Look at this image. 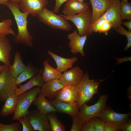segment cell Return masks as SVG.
I'll use <instances>...</instances> for the list:
<instances>
[{"mask_svg": "<svg viewBox=\"0 0 131 131\" xmlns=\"http://www.w3.org/2000/svg\"><path fill=\"white\" fill-rule=\"evenodd\" d=\"M5 5L9 8L14 16L18 28V33L14 39V42L27 47H32L33 39L27 28V17L29 13L21 11L19 2L9 1L7 2Z\"/></svg>", "mask_w": 131, "mask_h": 131, "instance_id": "6da1fadb", "label": "cell"}, {"mask_svg": "<svg viewBox=\"0 0 131 131\" xmlns=\"http://www.w3.org/2000/svg\"><path fill=\"white\" fill-rule=\"evenodd\" d=\"M41 92V88L35 87L28 91L19 95L16 106L12 117L13 120H18L21 117L28 115L29 107L37 95Z\"/></svg>", "mask_w": 131, "mask_h": 131, "instance_id": "7a4b0ae2", "label": "cell"}, {"mask_svg": "<svg viewBox=\"0 0 131 131\" xmlns=\"http://www.w3.org/2000/svg\"><path fill=\"white\" fill-rule=\"evenodd\" d=\"M41 22L55 29L69 31L72 26L64 17L44 8L37 15Z\"/></svg>", "mask_w": 131, "mask_h": 131, "instance_id": "3957f363", "label": "cell"}, {"mask_svg": "<svg viewBox=\"0 0 131 131\" xmlns=\"http://www.w3.org/2000/svg\"><path fill=\"white\" fill-rule=\"evenodd\" d=\"M99 85V82L90 80L89 74L86 72L82 80L76 85L79 94L78 103L79 108L83 104L90 100L94 94L98 93Z\"/></svg>", "mask_w": 131, "mask_h": 131, "instance_id": "277c9868", "label": "cell"}, {"mask_svg": "<svg viewBox=\"0 0 131 131\" xmlns=\"http://www.w3.org/2000/svg\"><path fill=\"white\" fill-rule=\"evenodd\" d=\"M60 15L74 24L80 35L89 36L92 33V13L89 9L73 15Z\"/></svg>", "mask_w": 131, "mask_h": 131, "instance_id": "5b68a950", "label": "cell"}, {"mask_svg": "<svg viewBox=\"0 0 131 131\" xmlns=\"http://www.w3.org/2000/svg\"><path fill=\"white\" fill-rule=\"evenodd\" d=\"M108 95H100L97 101L94 104L88 106L87 102L80 107L79 116L83 125L94 117H98L106 106Z\"/></svg>", "mask_w": 131, "mask_h": 131, "instance_id": "8992f818", "label": "cell"}, {"mask_svg": "<svg viewBox=\"0 0 131 131\" xmlns=\"http://www.w3.org/2000/svg\"><path fill=\"white\" fill-rule=\"evenodd\" d=\"M17 86L16 78L11 74L8 67L0 74V102L5 101L10 95L14 94Z\"/></svg>", "mask_w": 131, "mask_h": 131, "instance_id": "52a82bcc", "label": "cell"}, {"mask_svg": "<svg viewBox=\"0 0 131 131\" xmlns=\"http://www.w3.org/2000/svg\"><path fill=\"white\" fill-rule=\"evenodd\" d=\"M30 122L34 130L51 131L49 121L46 115L34 109L29 111L28 115Z\"/></svg>", "mask_w": 131, "mask_h": 131, "instance_id": "ba28073f", "label": "cell"}, {"mask_svg": "<svg viewBox=\"0 0 131 131\" xmlns=\"http://www.w3.org/2000/svg\"><path fill=\"white\" fill-rule=\"evenodd\" d=\"M131 112L127 114L117 113L115 112L111 107L106 106L98 117L106 123H112L119 129L120 124L127 120L131 118Z\"/></svg>", "mask_w": 131, "mask_h": 131, "instance_id": "9c48e42d", "label": "cell"}, {"mask_svg": "<svg viewBox=\"0 0 131 131\" xmlns=\"http://www.w3.org/2000/svg\"><path fill=\"white\" fill-rule=\"evenodd\" d=\"M84 74L79 66H76L64 72L59 80L61 84L65 86H76L82 80Z\"/></svg>", "mask_w": 131, "mask_h": 131, "instance_id": "30bf717a", "label": "cell"}, {"mask_svg": "<svg viewBox=\"0 0 131 131\" xmlns=\"http://www.w3.org/2000/svg\"><path fill=\"white\" fill-rule=\"evenodd\" d=\"M120 0H114L102 16L106 21L111 23L115 30L121 26L123 23L120 14Z\"/></svg>", "mask_w": 131, "mask_h": 131, "instance_id": "8fae6325", "label": "cell"}, {"mask_svg": "<svg viewBox=\"0 0 131 131\" xmlns=\"http://www.w3.org/2000/svg\"><path fill=\"white\" fill-rule=\"evenodd\" d=\"M67 38L69 41L68 45L71 52L74 54L79 53L82 57H84L85 53L83 50V48L87 36L80 35L77 30L75 29L73 32L67 35Z\"/></svg>", "mask_w": 131, "mask_h": 131, "instance_id": "7c38bea8", "label": "cell"}, {"mask_svg": "<svg viewBox=\"0 0 131 131\" xmlns=\"http://www.w3.org/2000/svg\"><path fill=\"white\" fill-rule=\"evenodd\" d=\"M48 0H21L20 9L23 12H27L33 17L37 16L47 5Z\"/></svg>", "mask_w": 131, "mask_h": 131, "instance_id": "4fadbf2b", "label": "cell"}, {"mask_svg": "<svg viewBox=\"0 0 131 131\" xmlns=\"http://www.w3.org/2000/svg\"><path fill=\"white\" fill-rule=\"evenodd\" d=\"M79 98L76 86L65 85L57 94L55 99L62 102L72 103L78 102Z\"/></svg>", "mask_w": 131, "mask_h": 131, "instance_id": "5bb4252c", "label": "cell"}, {"mask_svg": "<svg viewBox=\"0 0 131 131\" xmlns=\"http://www.w3.org/2000/svg\"><path fill=\"white\" fill-rule=\"evenodd\" d=\"M57 112L67 114L72 117L78 115L80 108L78 102L72 103L61 102L55 99L49 100Z\"/></svg>", "mask_w": 131, "mask_h": 131, "instance_id": "9a60e30c", "label": "cell"}, {"mask_svg": "<svg viewBox=\"0 0 131 131\" xmlns=\"http://www.w3.org/2000/svg\"><path fill=\"white\" fill-rule=\"evenodd\" d=\"M92 8V24L102 16L114 0H90Z\"/></svg>", "mask_w": 131, "mask_h": 131, "instance_id": "2e32d148", "label": "cell"}, {"mask_svg": "<svg viewBox=\"0 0 131 131\" xmlns=\"http://www.w3.org/2000/svg\"><path fill=\"white\" fill-rule=\"evenodd\" d=\"M88 4L75 0H69L64 6L62 12L64 15L69 16L76 15L89 10Z\"/></svg>", "mask_w": 131, "mask_h": 131, "instance_id": "e0dca14e", "label": "cell"}, {"mask_svg": "<svg viewBox=\"0 0 131 131\" xmlns=\"http://www.w3.org/2000/svg\"><path fill=\"white\" fill-rule=\"evenodd\" d=\"M43 69L39 70L38 72L25 84L20 85L19 88L16 89L14 94L16 96L27 91L35 87H41L44 84L42 75Z\"/></svg>", "mask_w": 131, "mask_h": 131, "instance_id": "ac0fdd59", "label": "cell"}, {"mask_svg": "<svg viewBox=\"0 0 131 131\" xmlns=\"http://www.w3.org/2000/svg\"><path fill=\"white\" fill-rule=\"evenodd\" d=\"M48 53L54 60L57 65L56 68L61 73L73 68L74 63L78 60L75 57L66 58L61 57L50 50H48Z\"/></svg>", "mask_w": 131, "mask_h": 131, "instance_id": "d6986e66", "label": "cell"}, {"mask_svg": "<svg viewBox=\"0 0 131 131\" xmlns=\"http://www.w3.org/2000/svg\"><path fill=\"white\" fill-rule=\"evenodd\" d=\"M6 36L0 35V61L8 67L11 65L10 60L12 47Z\"/></svg>", "mask_w": 131, "mask_h": 131, "instance_id": "ffe728a7", "label": "cell"}, {"mask_svg": "<svg viewBox=\"0 0 131 131\" xmlns=\"http://www.w3.org/2000/svg\"><path fill=\"white\" fill-rule=\"evenodd\" d=\"M65 86L59 82V79H56L44 83L41 87V93L51 100L55 98L58 91Z\"/></svg>", "mask_w": 131, "mask_h": 131, "instance_id": "44dd1931", "label": "cell"}, {"mask_svg": "<svg viewBox=\"0 0 131 131\" xmlns=\"http://www.w3.org/2000/svg\"><path fill=\"white\" fill-rule=\"evenodd\" d=\"M41 92L32 103L37 107V110L41 112L46 115L49 113H55L57 112L55 108Z\"/></svg>", "mask_w": 131, "mask_h": 131, "instance_id": "7402d4cb", "label": "cell"}, {"mask_svg": "<svg viewBox=\"0 0 131 131\" xmlns=\"http://www.w3.org/2000/svg\"><path fill=\"white\" fill-rule=\"evenodd\" d=\"M44 69L42 76L45 83L57 79H59L62 73L56 68H54L49 64L47 60L43 62Z\"/></svg>", "mask_w": 131, "mask_h": 131, "instance_id": "603a6c76", "label": "cell"}, {"mask_svg": "<svg viewBox=\"0 0 131 131\" xmlns=\"http://www.w3.org/2000/svg\"><path fill=\"white\" fill-rule=\"evenodd\" d=\"M18 98V96L13 94L7 98L0 112L1 116L6 117L14 113L17 104Z\"/></svg>", "mask_w": 131, "mask_h": 131, "instance_id": "cb8c5ba5", "label": "cell"}, {"mask_svg": "<svg viewBox=\"0 0 131 131\" xmlns=\"http://www.w3.org/2000/svg\"><path fill=\"white\" fill-rule=\"evenodd\" d=\"M26 66L22 61L19 52L16 51L13 64L8 67L10 73L14 77L16 78L25 68Z\"/></svg>", "mask_w": 131, "mask_h": 131, "instance_id": "d4e9b609", "label": "cell"}, {"mask_svg": "<svg viewBox=\"0 0 131 131\" xmlns=\"http://www.w3.org/2000/svg\"><path fill=\"white\" fill-rule=\"evenodd\" d=\"M38 70L31 62L26 65L25 68L16 78L17 86L22 82L30 79L38 71Z\"/></svg>", "mask_w": 131, "mask_h": 131, "instance_id": "484cf974", "label": "cell"}, {"mask_svg": "<svg viewBox=\"0 0 131 131\" xmlns=\"http://www.w3.org/2000/svg\"><path fill=\"white\" fill-rule=\"evenodd\" d=\"M54 113H49L46 114L48 118L51 131H65L64 125L58 120Z\"/></svg>", "mask_w": 131, "mask_h": 131, "instance_id": "4316f807", "label": "cell"}, {"mask_svg": "<svg viewBox=\"0 0 131 131\" xmlns=\"http://www.w3.org/2000/svg\"><path fill=\"white\" fill-rule=\"evenodd\" d=\"M12 21L11 20L7 19L0 22V35H6L11 34L15 36L16 35L11 27Z\"/></svg>", "mask_w": 131, "mask_h": 131, "instance_id": "83f0119b", "label": "cell"}, {"mask_svg": "<svg viewBox=\"0 0 131 131\" xmlns=\"http://www.w3.org/2000/svg\"><path fill=\"white\" fill-rule=\"evenodd\" d=\"M120 14L122 20L124 19H131V3L127 2H121Z\"/></svg>", "mask_w": 131, "mask_h": 131, "instance_id": "f1b7e54d", "label": "cell"}, {"mask_svg": "<svg viewBox=\"0 0 131 131\" xmlns=\"http://www.w3.org/2000/svg\"><path fill=\"white\" fill-rule=\"evenodd\" d=\"M119 34L125 35L127 40V44L123 50L126 51L131 46V32L126 30L121 25L115 30Z\"/></svg>", "mask_w": 131, "mask_h": 131, "instance_id": "f546056e", "label": "cell"}, {"mask_svg": "<svg viewBox=\"0 0 131 131\" xmlns=\"http://www.w3.org/2000/svg\"><path fill=\"white\" fill-rule=\"evenodd\" d=\"M21 129V125L18 123H14L9 124L0 123V131H20Z\"/></svg>", "mask_w": 131, "mask_h": 131, "instance_id": "4dcf8cb0", "label": "cell"}, {"mask_svg": "<svg viewBox=\"0 0 131 131\" xmlns=\"http://www.w3.org/2000/svg\"><path fill=\"white\" fill-rule=\"evenodd\" d=\"M23 126V131H34L30 122V118L28 115L22 117L18 120Z\"/></svg>", "mask_w": 131, "mask_h": 131, "instance_id": "1f68e13d", "label": "cell"}, {"mask_svg": "<svg viewBox=\"0 0 131 131\" xmlns=\"http://www.w3.org/2000/svg\"><path fill=\"white\" fill-rule=\"evenodd\" d=\"M73 122L70 131H81L83 124L78 115L72 117Z\"/></svg>", "mask_w": 131, "mask_h": 131, "instance_id": "d6a6232c", "label": "cell"}, {"mask_svg": "<svg viewBox=\"0 0 131 131\" xmlns=\"http://www.w3.org/2000/svg\"><path fill=\"white\" fill-rule=\"evenodd\" d=\"M92 119L94 124L95 131H103L106 122L98 117H94Z\"/></svg>", "mask_w": 131, "mask_h": 131, "instance_id": "836d02e7", "label": "cell"}, {"mask_svg": "<svg viewBox=\"0 0 131 131\" xmlns=\"http://www.w3.org/2000/svg\"><path fill=\"white\" fill-rule=\"evenodd\" d=\"M106 21L102 16L97 19L92 24V30L93 32L99 33L102 25Z\"/></svg>", "mask_w": 131, "mask_h": 131, "instance_id": "e575fe53", "label": "cell"}, {"mask_svg": "<svg viewBox=\"0 0 131 131\" xmlns=\"http://www.w3.org/2000/svg\"><path fill=\"white\" fill-rule=\"evenodd\" d=\"M119 129L123 131H131V119H129L124 121L120 125Z\"/></svg>", "mask_w": 131, "mask_h": 131, "instance_id": "d590c367", "label": "cell"}, {"mask_svg": "<svg viewBox=\"0 0 131 131\" xmlns=\"http://www.w3.org/2000/svg\"><path fill=\"white\" fill-rule=\"evenodd\" d=\"M81 131H95L92 119L83 125Z\"/></svg>", "mask_w": 131, "mask_h": 131, "instance_id": "8d00e7d4", "label": "cell"}, {"mask_svg": "<svg viewBox=\"0 0 131 131\" xmlns=\"http://www.w3.org/2000/svg\"><path fill=\"white\" fill-rule=\"evenodd\" d=\"M112 28V26L110 23L106 21L102 25L99 33H103L107 35L109 31Z\"/></svg>", "mask_w": 131, "mask_h": 131, "instance_id": "74e56055", "label": "cell"}, {"mask_svg": "<svg viewBox=\"0 0 131 131\" xmlns=\"http://www.w3.org/2000/svg\"><path fill=\"white\" fill-rule=\"evenodd\" d=\"M119 129L115 125L110 123H106L103 131H118Z\"/></svg>", "mask_w": 131, "mask_h": 131, "instance_id": "f35d334b", "label": "cell"}, {"mask_svg": "<svg viewBox=\"0 0 131 131\" xmlns=\"http://www.w3.org/2000/svg\"><path fill=\"white\" fill-rule=\"evenodd\" d=\"M55 4L54 10L52 11L55 13L58 12L62 4L69 0H55Z\"/></svg>", "mask_w": 131, "mask_h": 131, "instance_id": "ab89813d", "label": "cell"}, {"mask_svg": "<svg viewBox=\"0 0 131 131\" xmlns=\"http://www.w3.org/2000/svg\"><path fill=\"white\" fill-rule=\"evenodd\" d=\"M122 24L127 28L128 31L131 32V19L122 23Z\"/></svg>", "mask_w": 131, "mask_h": 131, "instance_id": "60d3db41", "label": "cell"}, {"mask_svg": "<svg viewBox=\"0 0 131 131\" xmlns=\"http://www.w3.org/2000/svg\"><path fill=\"white\" fill-rule=\"evenodd\" d=\"M21 0H0V4L6 5L7 2L8 1H10L20 2Z\"/></svg>", "mask_w": 131, "mask_h": 131, "instance_id": "b9f144b4", "label": "cell"}, {"mask_svg": "<svg viewBox=\"0 0 131 131\" xmlns=\"http://www.w3.org/2000/svg\"><path fill=\"white\" fill-rule=\"evenodd\" d=\"M8 67L7 66L4 65L2 66L0 65V74L3 70Z\"/></svg>", "mask_w": 131, "mask_h": 131, "instance_id": "7bdbcfd3", "label": "cell"}, {"mask_svg": "<svg viewBox=\"0 0 131 131\" xmlns=\"http://www.w3.org/2000/svg\"><path fill=\"white\" fill-rule=\"evenodd\" d=\"M131 88H129V89H128L127 91L128 92V93L129 95V98L130 99L131 98Z\"/></svg>", "mask_w": 131, "mask_h": 131, "instance_id": "ee69618b", "label": "cell"}, {"mask_svg": "<svg viewBox=\"0 0 131 131\" xmlns=\"http://www.w3.org/2000/svg\"><path fill=\"white\" fill-rule=\"evenodd\" d=\"M80 2H84V0H75Z\"/></svg>", "mask_w": 131, "mask_h": 131, "instance_id": "f6af8a7d", "label": "cell"}, {"mask_svg": "<svg viewBox=\"0 0 131 131\" xmlns=\"http://www.w3.org/2000/svg\"><path fill=\"white\" fill-rule=\"evenodd\" d=\"M121 0L122 1H125V2H127L128 1V0Z\"/></svg>", "mask_w": 131, "mask_h": 131, "instance_id": "bcb514c9", "label": "cell"}, {"mask_svg": "<svg viewBox=\"0 0 131 131\" xmlns=\"http://www.w3.org/2000/svg\"></svg>", "mask_w": 131, "mask_h": 131, "instance_id": "7dc6e473", "label": "cell"}]
</instances>
